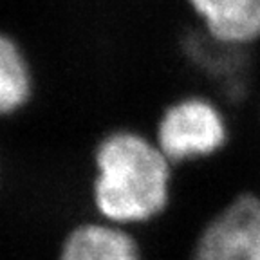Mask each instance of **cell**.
<instances>
[{
	"instance_id": "1",
	"label": "cell",
	"mask_w": 260,
	"mask_h": 260,
	"mask_svg": "<svg viewBox=\"0 0 260 260\" xmlns=\"http://www.w3.org/2000/svg\"><path fill=\"white\" fill-rule=\"evenodd\" d=\"M175 172L150 132L132 125L107 128L90 152L94 217L132 230L157 222L174 204Z\"/></svg>"
},
{
	"instance_id": "2",
	"label": "cell",
	"mask_w": 260,
	"mask_h": 260,
	"mask_svg": "<svg viewBox=\"0 0 260 260\" xmlns=\"http://www.w3.org/2000/svg\"><path fill=\"white\" fill-rule=\"evenodd\" d=\"M150 134L165 155L181 168L224 154L232 145L233 126L222 98L191 90L161 107Z\"/></svg>"
},
{
	"instance_id": "3",
	"label": "cell",
	"mask_w": 260,
	"mask_h": 260,
	"mask_svg": "<svg viewBox=\"0 0 260 260\" xmlns=\"http://www.w3.org/2000/svg\"><path fill=\"white\" fill-rule=\"evenodd\" d=\"M190 260H260V193L244 190L201 226Z\"/></svg>"
},
{
	"instance_id": "4",
	"label": "cell",
	"mask_w": 260,
	"mask_h": 260,
	"mask_svg": "<svg viewBox=\"0 0 260 260\" xmlns=\"http://www.w3.org/2000/svg\"><path fill=\"white\" fill-rule=\"evenodd\" d=\"M138 230L90 217L63 233L56 260H146Z\"/></svg>"
},
{
	"instance_id": "5",
	"label": "cell",
	"mask_w": 260,
	"mask_h": 260,
	"mask_svg": "<svg viewBox=\"0 0 260 260\" xmlns=\"http://www.w3.org/2000/svg\"><path fill=\"white\" fill-rule=\"evenodd\" d=\"M195 29L219 44L251 49L260 44V0H184Z\"/></svg>"
},
{
	"instance_id": "6",
	"label": "cell",
	"mask_w": 260,
	"mask_h": 260,
	"mask_svg": "<svg viewBox=\"0 0 260 260\" xmlns=\"http://www.w3.org/2000/svg\"><path fill=\"white\" fill-rule=\"evenodd\" d=\"M186 56L197 65V69L206 74L220 89L222 96L232 100L246 87V60L248 49L230 47L210 40L197 29L186 38Z\"/></svg>"
},
{
	"instance_id": "7",
	"label": "cell",
	"mask_w": 260,
	"mask_h": 260,
	"mask_svg": "<svg viewBox=\"0 0 260 260\" xmlns=\"http://www.w3.org/2000/svg\"><path fill=\"white\" fill-rule=\"evenodd\" d=\"M35 94L29 58L15 38L0 32V118L22 112Z\"/></svg>"
},
{
	"instance_id": "8",
	"label": "cell",
	"mask_w": 260,
	"mask_h": 260,
	"mask_svg": "<svg viewBox=\"0 0 260 260\" xmlns=\"http://www.w3.org/2000/svg\"><path fill=\"white\" fill-rule=\"evenodd\" d=\"M258 116H260V110H258Z\"/></svg>"
}]
</instances>
